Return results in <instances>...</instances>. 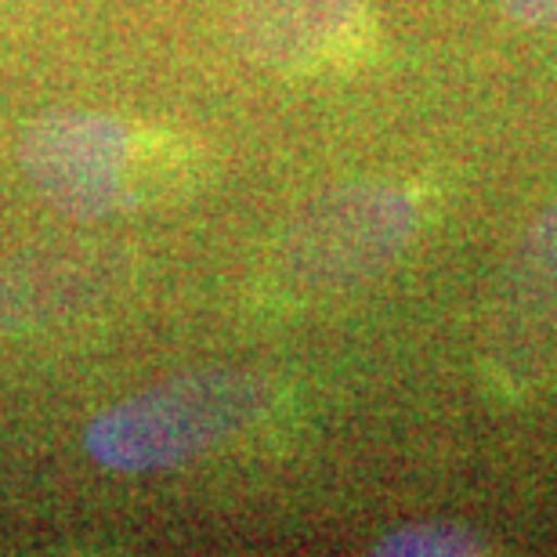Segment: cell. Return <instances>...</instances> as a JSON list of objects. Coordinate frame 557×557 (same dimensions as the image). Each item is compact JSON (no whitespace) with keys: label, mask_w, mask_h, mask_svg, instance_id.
<instances>
[{"label":"cell","mask_w":557,"mask_h":557,"mask_svg":"<svg viewBox=\"0 0 557 557\" xmlns=\"http://www.w3.org/2000/svg\"><path fill=\"white\" fill-rule=\"evenodd\" d=\"M272 398V381L253 370H188L102 409L84 428V453L113 474L174 471L250 431Z\"/></svg>","instance_id":"obj_1"},{"label":"cell","mask_w":557,"mask_h":557,"mask_svg":"<svg viewBox=\"0 0 557 557\" xmlns=\"http://www.w3.org/2000/svg\"><path fill=\"white\" fill-rule=\"evenodd\" d=\"M420 225L398 185L359 182L315 196L275 243V275L300 297H333L373 283L403 258Z\"/></svg>","instance_id":"obj_2"},{"label":"cell","mask_w":557,"mask_h":557,"mask_svg":"<svg viewBox=\"0 0 557 557\" xmlns=\"http://www.w3.org/2000/svg\"><path fill=\"white\" fill-rule=\"evenodd\" d=\"M18 166L70 221H102L127 196L131 131L98 109H48L18 135Z\"/></svg>","instance_id":"obj_3"},{"label":"cell","mask_w":557,"mask_h":557,"mask_svg":"<svg viewBox=\"0 0 557 557\" xmlns=\"http://www.w3.org/2000/svg\"><path fill=\"white\" fill-rule=\"evenodd\" d=\"M488 362L515 387L536 384L557 362V203L521 232L499 272Z\"/></svg>","instance_id":"obj_4"},{"label":"cell","mask_w":557,"mask_h":557,"mask_svg":"<svg viewBox=\"0 0 557 557\" xmlns=\"http://www.w3.org/2000/svg\"><path fill=\"white\" fill-rule=\"evenodd\" d=\"M113 250L54 247L0 261V333L48 326L87 308L113 286Z\"/></svg>","instance_id":"obj_5"},{"label":"cell","mask_w":557,"mask_h":557,"mask_svg":"<svg viewBox=\"0 0 557 557\" xmlns=\"http://www.w3.org/2000/svg\"><path fill=\"white\" fill-rule=\"evenodd\" d=\"M362 15V0H243L232 44L261 70H300L333 48Z\"/></svg>","instance_id":"obj_6"},{"label":"cell","mask_w":557,"mask_h":557,"mask_svg":"<svg viewBox=\"0 0 557 557\" xmlns=\"http://www.w3.org/2000/svg\"><path fill=\"white\" fill-rule=\"evenodd\" d=\"M485 550V540L471 525L449 518L409 521L373 543L376 557H474Z\"/></svg>","instance_id":"obj_7"},{"label":"cell","mask_w":557,"mask_h":557,"mask_svg":"<svg viewBox=\"0 0 557 557\" xmlns=\"http://www.w3.org/2000/svg\"><path fill=\"white\" fill-rule=\"evenodd\" d=\"M504 15L518 26L529 29H547L557 26V0H499Z\"/></svg>","instance_id":"obj_8"}]
</instances>
